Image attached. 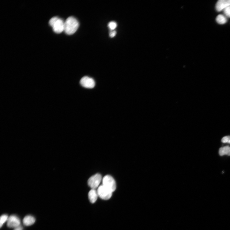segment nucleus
Returning <instances> with one entry per match:
<instances>
[{"instance_id":"nucleus-1","label":"nucleus","mask_w":230,"mask_h":230,"mask_svg":"<svg viewBox=\"0 0 230 230\" xmlns=\"http://www.w3.org/2000/svg\"><path fill=\"white\" fill-rule=\"evenodd\" d=\"M79 27L77 20L74 17H70L65 21L64 32L67 35H72L77 32Z\"/></svg>"},{"instance_id":"nucleus-2","label":"nucleus","mask_w":230,"mask_h":230,"mask_svg":"<svg viewBox=\"0 0 230 230\" xmlns=\"http://www.w3.org/2000/svg\"><path fill=\"white\" fill-rule=\"evenodd\" d=\"M64 22L62 19L55 17L51 18L49 23L55 33L60 34L64 31Z\"/></svg>"},{"instance_id":"nucleus-3","label":"nucleus","mask_w":230,"mask_h":230,"mask_svg":"<svg viewBox=\"0 0 230 230\" xmlns=\"http://www.w3.org/2000/svg\"><path fill=\"white\" fill-rule=\"evenodd\" d=\"M102 185L112 192H114L116 188V182L114 178L110 175H107L102 179Z\"/></svg>"},{"instance_id":"nucleus-4","label":"nucleus","mask_w":230,"mask_h":230,"mask_svg":"<svg viewBox=\"0 0 230 230\" xmlns=\"http://www.w3.org/2000/svg\"><path fill=\"white\" fill-rule=\"evenodd\" d=\"M102 180L101 175L99 174H96L89 179L88 181V185L92 189H96L99 187Z\"/></svg>"},{"instance_id":"nucleus-5","label":"nucleus","mask_w":230,"mask_h":230,"mask_svg":"<svg viewBox=\"0 0 230 230\" xmlns=\"http://www.w3.org/2000/svg\"><path fill=\"white\" fill-rule=\"evenodd\" d=\"M98 196L102 199L107 200L109 199L112 196L113 192L104 187L100 185L97 190Z\"/></svg>"},{"instance_id":"nucleus-6","label":"nucleus","mask_w":230,"mask_h":230,"mask_svg":"<svg viewBox=\"0 0 230 230\" xmlns=\"http://www.w3.org/2000/svg\"><path fill=\"white\" fill-rule=\"evenodd\" d=\"M21 224L20 219L15 215H12L7 221V225L9 228H16L19 226Z\"/></svg>"},{"instance_id":"nucleus-7","label":"nucleus","mask_w":230,"mask_h":230,"mask_svg":"<svg viewBox=\"0 0 230 230\" xmlns=\"http://www.w3.org/2000/svg\"><path fill=\"white\" fill-rule=\"evenodd\" d=\"M80 83L81 86L87 88L92 89L95 86L94 80L88 77H84L81 78L80 81Z\"/></svg>"},{"instance_id":"nucleus-8","label":"nucleus","mask_w":230,"mask_h":230,"mask_svg":"<svg viewBox=\"0 0 230 230\" xmlns=\"http://www.w3.org/2000/svg\"><path fill=\"white\" fill-rule=\"evenodd\" d=\"M230 6V0H219L216 5V10L220 12Z\"/></svg>"},{"instance_id":"nucleus-9","label":"nucleus","mask_w":230,"mask_h":230,"mask_svg":"<svg viewBox=\"0 0 230 230\" xmlns=\"http://www.w3.org/2000/svg\"><path fill=\"white\" fill-rule=\"evenodd\" d=\"M98 196L97 190L95 189H92L89 193L88 198L92 203H94L97 201Z\"/></svg>"},{"instance_id":"nucleus-10","label":"nucleus","mask_w":230,"mask_h":230,"mask_svg":"<svg viewBox=\"0 0 230 230\" xmlns=\"http://www.w3.org/2000/svg\"><path fill=\"white\" fill-rule=\"evenodd\" d=\"M36 221L35 218L33 216L28 215L26 216L24 219L23 222L24 224L26 226H31Z\"/></svg>"},{"instance_id":"nucleus-11","label":"nucleus","mask_w":230,"mask_h":230,"mask_svg":"<svg viewBox=\"0 0 230 230\" xmlns=\"http://www.w3.org/2000/svg\"><path fill=\"white\" fill-rule=\"evenodd\" d=\"M219 154L221 156L224 155L230 156V147L226 146L220 148Z\"/></svg>"},{"instance_id":"nucleus-12","label":"nucleus","mask_w":230,"mask_h":230,"mask_svg":"<svg viewBox=\"0 0 230 230\" xmlns=\"http://www.w3.org/2000/svg\"><path fill=\"white\" fill-rule=\"evenodd\" d=\"M217 23L220 25H224L227 22V17L223 14H219L216 18Z\"/></svg>"},{"instance_id":"nucleus-13","label":"nucleus","mask_w":230,"mask_h":230,"mask_svg":"<svg viewBox=\"0 0 230 230\" xmlns=\"http://www.w3.org/2000/svg\"><path fill=\"white\" fill-rule=\"evenodd\" d=\"M9 219L8 216L6 214H3L2 215L0 218V226L1 228L3 226L5 222L8 220Z\"/></svg>"},{"instance_id":"nucleus-14","label":"nucleus","mask_w":230,"mask_h":230,"mask_svg":"<svg viewBox=\"0 0 230 230\" xmlns=\"http://www.w3.org/2000/svg\"><path fill=\"white\" fill-rule=\"evenodd\" d=\"M108 26L110 31H115V29L117 27V24L115 21H111L108 24Z\"/></svg>"},{"instance_id":"nucleus-15","label":"nucleus","mask_w":230,"mask_h":230,"mask_svg":"<svg viewBox=\"0 0 230 230\" xmlns=\"http://www.w3.org/2000/svg\"><path fill=\"white\" fill-rule=\"evenodd\" d=\"M223 11L224 16L227 18H230V6L227 7Z\"/></svg>"},{"instance_id":"nucleus-16","label":"nucleus","mask_w":230,"mask_h":230,"mask_svg":"<svg viewBox=\"0 0 230 230\" xmlns=\"http://www.w3.org/2000/svg\"><path fill=\"white\" fill-rule=\"evenodd\" d=\"M222 143L230 144V136H226L222 138L221 139Z\"/></svg>"},{"instance_id":"nucleus-17","label":"nucleus","mask_w":230,"mask_h":230,"mask_svg":"<svg viewBox=\"0 0 230 230\" xmlns=\"http://www.w3.org/2000/svg\"><path fill=\"white\" fill-rule=\"evenodd\" d=\"M116 34V32L115 31H110L109 33V36L111 38H114Z\"/></svg>"},{"instance_id":"nucleus-18","label":"nucleus","mask_w":230,"mask_h":230,"mask_svg":"<svg viewBox=\"0 0 230 230\" xmlns=\"http://www.w3.org/2000/svg\"><path fill=\"white\" fill-rule=\"evenodd\" d=\"M14 230H24V229L23 227L20 226L15 228Z\"/></svg>"}]
</instances>
